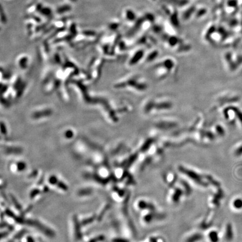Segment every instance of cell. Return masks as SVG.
Masks as SVG:
<instances>
[{
    "mask_svg": "<svg viewBox=\"0 0 242 242\" xmlns=\"http://www.w3.org/2000/svg\"><path fill=\"white\" fill-rule=\"evenodd\" d=\"M126 16L128 20L133 21L135 20L136 19L135 13H133L131 10H128L126 13Z\"/></svg>",
    "mask_w": 242,
    "mask_h": 242,
    "instance_id": "277c9868",
    "label": "cell"
},
{
    "mask_svg": "<svg viewBox=\"0 0 242 242\" xmlns=\"http://www.w3.org/2000/svg\"><path fill=\"white\" fill-rule=\"evenodd\" d=\"M195 7H191V8L189 10L186 11L183 14V20H188V19H189V17H190V16L192 14H193L192 13H193L195 12Z\"/></svg>",
    "mask_w": 242,
    "mask_h": 242,
    "instance_id": "6da1fadb",
    "label": "cell"
},
{
    "mask_svg": "<svg viewBox=\"0 0 242 242\" xmlns=\"http://www.w3.org/2000/svg\"><path fill=\"white\" fill-rule=\"evenodd\" d=\"M235 154L237 156H241L242 155V145L240 146L236 151H235Z\"/></svg>",
    "mask_w": 242,
    "mask_h": 242,
    "instance_id": "52a82bcc",
    "label": "cell"
},
{
    "mask_svg": "<svg viewBox=\"0 0 242 242\" xmlns=\"http://www.w3.org/2000/svg\"><path fill=\"white\" fill-rule=\"evenodd\" d=\"M168 2H170V4H175L174 5H178V6H183L185 4H187L188 2L187 0H166Z\"/></svg>",
    "mask_w": 242,
    "mask_h": 242,
    "instance_id": "7a4b0ae2",
    "label": "cell"
},
{
    "mask_svg": "<svg viewBox=\"0 0 242 242\" xmlns=\"http://www.w3.org/2000/svg\"><path fill=\"white\" fill-rule=\"evenodd\" d=\"M232 232V228L230 226H229L228 228V231H227V237H228L227 238H228L229 239H232L233 237V234L231 233Z\"/></svg>",
    "mask_w": 242,
    "mask_h": 242,
    "instance_id": "8992f818",
    "label": "cell"
},
{
    "mask_svg": "<svg viewBox=\"0 0 242 242\" xmlns=\"http://www.w3.org/2000/svg\"><path fill=\"white\" fill-rule=\"evenodd\" d=\"M207 10L206 9H201L197 11L196 13V16L197 17H200L202 16H204V15L206 14Z\"/></svg>",
    "mask_w": 242,
    "mask_h": 242,
    "instance_id": "5b68a950",
    "label": "cell"
},
{
    "mask_svg": "<svg viewBox=\"0 0 242 242\" xmlns=\"http://www.w3.org/2000/svg\"><path fill=\"white\" fill-rule=\"evenodd\" d=\"M233 206L234 208L237 210L242 209V199L238 198L234 201Z\"/></svg>",
    "mask_w": 242,
    "mask_h": 242,
    "instance_id": "3957f363",
    "label": "cell"
}]
</instances>
